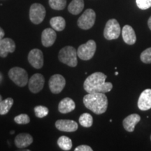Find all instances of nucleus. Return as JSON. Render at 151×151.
<instances>
[{"instance_id":"f257e3e1","label":"nucleus","mask_w":151,"mask_h":151,"mask_svg":"<svg viewBox=\"0 0 151 151\" xmlns=\"http://www.w3.org/2000/svg\"><path fill=\"white\" fill-rule=\"evenodd\" d=\"M107 76L101 72H95L90 75L85 81L84 90L88 93L110 92L113 89V84L110 82H106Z\"/></svg>"},{"instance_id":"f03ea898","label":"nucleus","mask_w":151,"mask_h":151,"mask_svg":"<svg viewBox=\"0 0 151 151\" xmlns=\"http://www.w3.org/2000/svg\"><path fill=\"white\" fill-rule=\"evenodd\" d=\"M83 104L87 109L97 115L102 114L108 108V99L104 93H88L83 97Z\"/></svg>"},{"instance_id":"7ed1b4c3","label":"nucleus","mask_w":151,"mask_h":151,"mask_svg":"<svg viewBox=\"0 0 151 151\" xmlns=\"http://www.w3.org/2000/svg\"><path fill=\"white\" fill-rule=\"evenodd\" d=\"M77 56H78V54L75 48H73V46H67L62 48L60 50L58 58L62 63L69 67H75L78 64Z\"/></svg>"},{"instance_id":"20e7f679","label":"nucleus","mask_w":151,"mask_h":151,"mask_svg":"<svg viewBox=\"0 0 151 151\" xmlns=\"http://www.w3.org/2000/svg\"><path fill=\"white\" fill-rule=\"evenodd\" d=\"M9 76L15 84L21 88L25 86L29 81L27 72L21 67L11 68L9 71Z\"/></svg>"},{"instance_id":"39448f33","label":"nucleus","mask_w":151,"mask_h":151,"mask_svg":"<svg viewBox=\"0 0 151 151\" xmlns=\"http://www.w3.org/2000/svg\"><path fill=\"white\" fill-rule=\"evenodd\" d=\"M97 44L94 40H89L84 44L81 45L77 50L78 58L82 60H90L95 53Z\"/></svg>"},{"instance_id":"423d86ee","label":"nucleus","mask_w":151,"mask_h":151,"mask_svg":"<svg viewBox=\"0 0 151 151\" xmlns=\"http://www.w3.org/2000/svg\"><path fill=\"white\" fill-rule=\"evenodd\" d=\"M121 29L119 22L116 19H111L106 24L104 36L107 40H114L120 37Z\"/></svg>"},{"instance_id":"0eeeda50","label":"nucleus","mask_w":151,"mask_h":151,"mask_svg":"<svg viewBox=\"0 0 151 151\" xmlns=\"http://www.w3.org/2000/svg\"><path fill=\"white\" fill-rule=\"evenodd\" d=\"M96 14L94 10L91 9H88L85 11V12L82 14L80 18H78V26L82 29H89L93 27L95 22Z\"/></svg>"},{"instance_id":"6e6552de","label":"nucleus","mask_w":151,"mask_h":151,"mask_svg":"<svg viewBox=\"0 0 151 151\" xmlns=\"http://www.w3.org/2000/svg\"><path fill=\"white\" fill-rule=\"evenodd\" d=\"M46 14V9L43 5L38 3L33 4L29 9V19L32 23L39 24L44 20Z\"/></svg>"},{"instance_id":"1a4fd4ad","label":"nucleus","mask_w":151,"mask_h":151,"mask_svg":"<svg viewBox=\"0 0 151 151\" xmlns=\"http://www.w3.org/2000/svg\"><path fill=\"white\" fill-rule=\"evenodd\" d=\"M49 88L53 94H59L63 90L66 85L65 78L60 74H54L49 80Z\"/></svg>"},{"instance_id":"9d476101","label":"nucleus","mask_w":151,"mask_h":151,"mask_svg":"<svg viewBox=\"0 0 151 151\" xmlns=\"http://www.w3.org/2000/svg\"><path fill=\"white\" fill-rule=\"evenodd\" d=\"M45 78L41 73H35L28 81V87L32 93H38L43 88Z\"/></svg>"},{"instance_id":"9b49d317","label":"nucleus","mask_w":151,"mask_h":151,"mask_svg":"<svg viewBox=\"0 0 151 151\" xmlns=\"http://www.w3.org/2000/svg\"><path fill=\"white\" fill-rule=\"evenodd\" d=\"M28 61L35 69H41L43 65V55L41 50L32 49L28 54Z\"/></svg>"},{"instance_id":"f8f14e48","label":"nucleus","mask_w":151,"mask_h":151,"mask_svg":"<svg viewBox=\"0 0 151 151\" xmlns=\"http://www.w3.org/2000/svg\"><path fill=\"white\" fill-rule=\"evenodd\" d=\"M16 50V43L9 38H4L0 41V57L6 58L9 53H12Z\"/></svg>"},{"instance_id":"ddd939ff","label":"nucleus","mask_w":151,"mask_h":151,"mask_svg":"<svg viewBox=\"0 0 151 151\" xmlns=\"http://www.w3.org/2000/svg\"><path fill=\"white\" fill-rule=\"evenodd\" d=\"M57 129L61 132H73L78 129L77 122L72 120H58L55 122Z\"/></svg>"},{"instance_id":"4468645a","label":"nucleus","mask_w":151,"mask_h":151,"mask_svg":"<svg viewBox=\"0 0 151 151\" xmlns=\"http://www.w3.org/2000/svg\"><path fill=\"white\" fill-rule=\"evenodd\" d=\"M137 104L141 111H148L151 109V89H146L141 92Z\"/></svg>"},{"instance_id":"2eb2a0df","label":"nucleus","mask_w":151,"mask_h":151,"mask_svg":"<svg viewBox=\"0 0 151 151\" xmlns=\"http://www.w3.org/2000/svg\"><path fill=\"white\" fill-rule=\"evenodd\" d=\"M56 38L55 30L51 28H46L41 34V43L44 47H50L54 44Z\"/></svg>"},{"instance_id":"dca6fc26","label":"nucleus","mask_w":151,"mask_h":151,"mask_svg":"<svg viewBox=\"0 0 151 151\" xmlns=\"http://www.w3.org/2000/svg\"><path fill=\"white\" fill-rule=\"evenodd\" d=\"M140 120V116L139 114H137V113H134V114H131L126 117L123 120L122 124H123V127L126 131L132 132L135 129L136 124L138 122H139Z\"/></svg>"},{"instance_id":"f3484780","label":"nucleus","mask_w":151,"mask_h":151,"mask_svg":"<svg viewBox=\"0 0 151 151\" xmlns=\"http://www.w3.org/2000/svg\"><path fill=\"white\" fill-rule=\"evenodd\" d=\"M122 39L124 42L128 45H133L137 41V37L134 30L130 25L126 24L124 25L122 30Z\"/></svg>"},{"instance_id":"a211bd4d","label":"nucleus","mask_w":151,"mask_h":151,"mask_svg":"<svg viewBox=\"0 0 151 151\" xmlns=\"http://www.w3.org/2000/svg\"><path fill=\"white\" fill-rule=\"evenodd\" d=\"M33 142V138L27 133L19 134L15 138V144L18 148H24Z\"/></svg>"},{"instance_id":"6ab92c4d","label":"nucleus","mask_w":151,"mask_h":151,"mask_svg":"<svg viewBox=\"0 0 151 151\" xmlns=\"http://www.w3.org/2000/svg\"><path fill=\"white\" fill-rule=\"evenodd\" d=\"M76 108L75 102L71 98L66 97L60 101L58 105V110L61 113H68L73 111Z\"/></svg>"},{"instance_id":"aec40b11","label":"nucleus","mask_w":151,"mask_h":151,"mask_svg":"<svg viewBox=\"0 0 151 151\" xmlns=\"http://www.w3.org/2000/svg\"><path fill=\"white\" fill-rule=\"evenodd\" d=\"M84 8L83 0H72L68 6V11L73 15H78Z\"/></svg>"},{"instance_id":"412c9836","label":"nucleus","mask_w":151,"mask_h":151,"mask_svg":"<svg viewBox=\"0 0 151 151\" xmlns=\"http://www.w3.org/2000/svg\"><path fill=\"white\" fill-rule=\"evenodd\" d=\"M50 24L52 29L58 32L63 31L66 27L65 18L61 16H56L52 18L50 20Z\"/></svg>"},{"instance_id":"4be33fe9","label":"nucleus","mask_w":151,"mask_h":151,"mask_svg":"<svg viewBox=\"0 0 151 151\" xmlns=\"http://www.w3.org/2000/svg\"><path fill=\"white\" fill-rule=\"evenodd\" d=\"M58 145L62 150H70L72 148V141L70 138L66 136H62L58 140Z\"/></svg>"},{"instance_id":"5701e85b","label":"nucleus","mask_w":151,"mask_h":151,"mask_svg":"<svg viewBox=\"0 0 151 151\" xmlns=\"http://www.w3.org/2000/svg\"><path fill=\"white\" fill-rule=\"evenodd\" d=\"M14 99L11 97L6 98L0 102V115H6L8 113L14 104Z\"/></svg>"},{"instance_id":"b1692460","label":"nucleus","mask_w":151,"mask_h":151,"mask_svg":"<svg viewBox=\"0 0 151 151\" xmlns=\"http://www.w3.org/2000/svg\"><path fill=\"white\" fill-rule=\"evenodd\" d=\"M79 123L84 127H90L93 124V118L90 113H83L79 118Z\"/></svg>"},{"instance_id":"393cba45","label":"nucleus","mask_w":151,"mask_h":151,"mask_svg":"<svg viewBox=\"0 0 151 151\" xmlns=\"http://www.w3.org/2000/svg\"><path fill=\"white\" fill-rule=\"evenodd\" d=\"M48 3L52 9L61 11L65 8L67 0H49Z\"/></svg>"},{"instance_id":"a878e982","label":"nucleus","mask_w":151,"mask_h":151,"mask_svg":"<svg viewBox=\"0 0 151 151\" xmlns=\"http://www.w3.org/2000/svg\"><path fill=\"white\" fill-rule=\"evenodd\" d=\"M35 116L37 118H43L46 117L47 115H48L49 110L48 109L43 106H37L35 108Z\"/></svg>"},{"instance_id":"bb28decb","label":"nucleus","mask_w":151,"mask_h":151,"mask_svg":"<svg viewBox=\"0 0 151 151\" xmlns=\"http://www.w3.org/2000/svg\"><path fill=\"white\" fill-rule=\"evenodd\" d=\"M141 60L145 64L151 63V47L146 49L141 52L140 56Z\"/></svg>"},{"instance_id":"cd10ccee","label":"nucleus","mask_w":151,"mask_h":151,"mask_svg":"<svg viewBox=\"0 0 151 151\" xmlns=\"http://www.w3.org/2000/svg\"><path fill=\"white\" fill-rule=\"evenodd\" d=\"M14 120L18 124H26L30 122V118L27 114H20L15 117Z\"/></svg>"},{"instance_id":"c85d7f7f","label":"nucleus","mask_w":151,"mask_h":151,"mask_svg":"<svg viewBox=\"0 0 151 151\" xmlns=\"http://www.w3.org/2000/svg\"><path fill=\"white\" fill-rule=\"evenodd\" d=\"M136 3L141 10H146L151 7V0H136Z\"/></svg>"},{"instance_id":"c756f323","label":"nucleus","mask_w":151,"mask_h":151,"mask_svg":"<svg viewBox=\"0 0 151 151\" xmlns=\"http://www.w3.org/2000/svg\"><path fill=\"white\" fill-rule=\"evenodd\" d=\"M75 151H92L91 147L87 145H81L75 148Z\"/></svg>"},{"instance_id":"7c9ffc66","label":"nucleus","mask_w":151,"mask_h":151,"mask_svg":"<svg viewBox=\"0 0 151 151\" xmlns=\"http://www.w3.org/2000/svg\"><path fill=\"white\" fill-rule=\"evenodd\" d=\"M4 29L0 27V41L1 40V39H4Z\"/></svg>"},{"instance_id":"2f4dec72","label":"nucleus","mask_w":151,"mask_h":151,"mask_svg":"<svg viewBox=\"0 0 151 151\" xmlns=\"http://www.w3.org/2000/svg\"><path fill=\"white\" fill-rule=\"evenodd\" d=\"M148 27L149 29L151 30V16L148 19Z\"/></svg>"},{"instance_id":"473e14b6","label":"nucleus","mask_w":151,"mask_h":151,"mask_svg":"<svg viewBox=\"0 0 151 151\" xmlns=\"http://www.w3.org/2000/svg\"><path fill=\"white\" fill-rule=\"evenodd\" d=\"M2 101V97H1V95H0V102Z\"/></svg>"},{"instance_id":"72a5a7b5","label":"nucleus","mask_w":151,"mask_h":151,"mask_svg":"<svg viewBox=\"0 0 151 151\" xmlns=\"http://www.w3.org/2000/svg\"><path fill=\"white\" fill-rule=\"evenodd\" d=\"M14 131H11V134H14Z\"/></svg>"},{"instance_id":"f704fd0d","label":"nucleus","mask_w":151,"mask_h":151,"mask_svg":"<svg viewBox=\"0 0 151 151\" xmlns=\"http://www.w3.org/2000/svg\"><path fill=\"white\" fill-rule=\"evenodd\" d=\"M115 74H116V76L118 75V72H116V73H115Z\"/></svg>"},{"instance_id":"c9c22d12","label":"nucleus","mask_w":151,"mask_h":151,"mask_svg":"<svg viewBox=\"0 0 151 151\" xmlns=\"http://www.w3.org/2000/svg\"><path fill=\"white\" fill-rule=\"evenodd\" d=\"M150 140H151V136H150Z\"/></svg>"}]
</instances>
